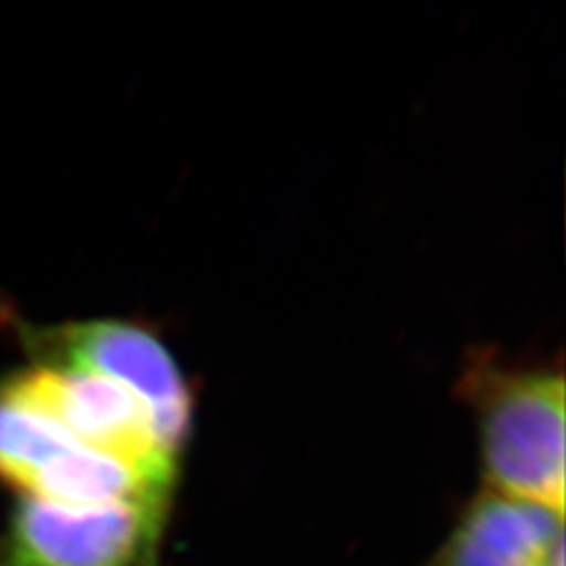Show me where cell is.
<instances>
[{"mask_svg": "<svg viewBox=\"0 0 566 566\" xmlns=\"http://www.w3.org/2000/svg\"><path fill=\"white\" fill-rule=\"evenodd\" d=\"M30 340L44 361L93 371L133 390L149 409L158 446L179 458L191 424V395L154 334L126 322H88L42 329Z\"/></svg>", "mask_w": 566, "mask_h": 566, "instance_id": "4", "label": "cell"}, {"mask_svg": "<svg viewBox=\"0 0 566 566\" xmlns=\"http://www.w3.org/2000/svg\"><path fill=\"white\" fill-rule=\"evenodd\" d=\"M489 491L565 512V380L525 371L474 382Z\"/></svg>", "mask_w": 566, "mask_h": 566, "instance_id": "1", "label": "cell"}, {"mask_svg": "<svg viewBox=\"0 0 566 566\" xmlns=\"http://www.w3.org/2000/svg\"><path fill=\"white\" fill-rule=\"evenodd\" d=\"M164 507L57 506L23 497L0 533V566H145Z\"/></svg>", "mask_w": 566, "mask_h": 566, "instance_id": "3", "label": "cell"}, {"mask_svg": "<svg viewBox=\"0 0 566 566\" xmlns=\"http://www.w3.org/2000/svg\"><path fill=\"white\" fill-rule=\"evenodd\" d=\"M0 395L55 420L82 446L175 483L177 460L158 446L147 405L116 380L76 367L44 365L4 378Z\"/></svg>", "mask_w": 566, "mask_h": 566, "instance_id": "2", "label": "cell"}, {"mask_svg": "<svg viewBox=\"0 0 566 566\" xmlns=\"http://www.w3.org/2000/svg\"><path fill=\"white\" fill-rule=\"evenodd\" d=\"M78 446L55 420L0 395V483L21 491L39 468Z\"/></svg>", "mask_w": 566, "mask_h": 566, "instance_id": "6", "label": "cell"}, {"mask_svg": "<svg viewBox=\"0 0 566 566\" xmlns=\"http://www.w3.org/2000/svg\"><path fill=\"white\" fill-rule=\"evenodd\" d=\"M563 516L486 489L453 528L437 566H546L565 546Z\"/></svg>", "mask_w": 566, "mask_h": 566, "instance_id": "5", "label": "cell"}]
</instances>
